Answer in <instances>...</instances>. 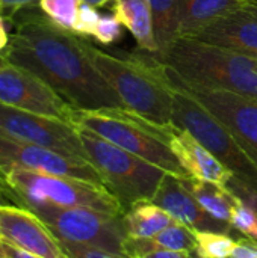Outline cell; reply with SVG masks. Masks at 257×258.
<instances>
[{
  "mask_svg": "<svg viewBox=\"0 0 257 258\" xmlns=\"http://www.w3.org/2000/svg\"><path fill=\"white\" fill-rule=\"evenodd\" d=\"M183 183L209 215L230 224L232 210L238 201V195H235L227 186L194 177H183Z\"/></svg>",
  "mask_w": 257,
  "mask_h": 258,
  "instance_id": "19",
  "label": "cell"
},
{
  "mask_svg": "<svg viewBox=\"0 0 257 258\" xmlns=\"http://www.w3.org/2000/svg\"><path fill=\"white\" fill-rule=\"evenodd\" d=\"M244 2H247V3H257V0H244Z\"/></svg>",
  "mask_w": 257,
  "mask_h": 258,
  "instance_id": "39",
  "label": "cell"
},
{
  "mask_svg": "<svg viewBox=\"0 0 257 258\" xmlns=\"http://www.w3.org/2000/svg\"><path fill=\"white\" fill-rule=\"evenodd\" d=\"M189 38L257 57V14L245 5L217 18Z\"/></svg>",
  "mask_w": 257,
  "mask_h": 258,
  "instance_id": "15",
  "label": "cell"
},
{
  "mask_svg": "<svg viewBox=\"0 0 257 258\" xmlns=\"http://www.w3.org/2000/svg\"><path fill=\"white\" fill-rule=\"evenodd\" d=\"M100 17L101 15L97 12V9L94 6L82 2L73 32L80 35V36H94V32L97 29Z\"/></svg>",
  "mask_w": 257,
  "mask_h": 258,
  "instance_id": "26",
  "label": "cell"
},
{
  "mask_svg": "<svg viewBox=\"0 0 257 258\" xmlns=\"http://www.w3.org/2000/svg\"><path fill=\"white\" fill-rule=\"evenodd\" d=\"M6 62H8V60H6V57H5V56H3V54L0 53V68H2V67H3V65H5Z\"/></svg>",
  "mask_w": 257,
  "mask_h": 258,
  "instance_id": "36",
  "label": "cell"
},
{
  "mask_svg": "<svg viewBox=\"0 0 257 258\" xmlns=\"http://www.w3.org/2000/svg\"><path fill=\"white\" fill-rule=\"evenodd\" d=\"M3 255L5 258H41L35 254L27 252V251H23L17 246H12L6 242H3Z\"/></svg>",
  "mask_w": 257,
  "mask_h": 258,
  "instance_id": "30",
  "label": "cell"
},
{
  "mask_svg": "<svg viewBox=\"0 0 257 258\" xmlns=\"http://www.w3.org/2000/svg\"><path fill=\"white\" fill-rule=\"evenodd\" d=\"M0 103L67 122L76 110L41 77L11 62L0 68Z\"/></svg>",
  "mask_w": 257,
  "mask_h": 258,
  "instance_id": "12",
  "label": "cell"
},
{
  "mask_svg": "<svg viewBox=\"0 0 257 258\" xmlns=\"http://www.w3.org/2000/svg\"><path fill=\"white\" fill-rule=\"evenodd\" d=\"M153 59L165 83L188 94L214 115L232 133L257 166V98L185 82L170 67L164 65L156 57Z\"/></svg>",
  "mask_w": 257,
  "mask_h": 258,
  "instance_id": "8",
  "label": "cell"
},
{
  "mask_svg": "<svg viewBox=\"0 0 257 258\" xmlns=\"http://www.w3.org/2000/svg\"><path fill=\"white\" fill-rule=\"evenodd\" d=\"M5 15L0 14V53H3L9 44V30Z\"/></svg>",
  "mask_w": 257,
  "mask_h": 258,
  "instance_id": "32",
  "label": "cell"
},
{
  "mask_svg": "<svg viewBox=\"0 0 257 258\" xmlns=\"http://www.w3.org/2000/svg\"><path fill=\"white\" fill-rule=\"evenodd\" d=\"M230 225L250 240H257V212L239 197L232 210Z\"/></svg>",
  "mask_w": 257,
  "mask_h": 258,
  "instance_id": "24",
  "label": "cell"
},
{
  "mask_svg": "<svg viewBox=\"0 0 257 258\" xmlns=\"http://www.w3.org/2000/svg\"><path fill=\"white\" fill-rule=\"evenodd\" d=\"M0 206H21V203L17 200V197L9 190V189H5V187H0Z\"/></svg>",
  "mask_w": 257,
  "mask_h": 258,
  "instance_id": "33",
  "label": "cell"
},
{
  "mask_svg": "<svg viewBox=\"0 0 257 258\" xmlns=\"http://www.w3.org/2000/svg\"><path fill=\"white\" fill-rule=\"evenodd\" d=\"M71 124L101 136L168 174L189 177L168 145L174 124L159 125L127 109L74 110Z\"/></svg>",
  "mask_w": 257,
  "mask_h": 258,
  "instance_id": "4",
  "label": "cell"
},
{
  "mask_svg": "<svg viewBox=\"0 0 257 258\" xmlns=\"http://www.w3.org/2000/svg\"><path fill=\"white\" fill-rule=\"evenodd\" d=\"M151 203L162 207L174 221L186 225L194 231H214L230 234L232 225L209 215L197 198L188 190L183 177L165 174Z\"/></svg>",
  "mask_w": 257,
  "mask_h": 258,
  "instance_id": "14",
  "label": "cell"
},
{
  "mask_svg": "<svg viewBox=\"0 0 257 258\" xmlns=\"http://www.w3.org/2000/svg\"><path fill=\"white\" fill-rule=\"evenodd\" d=\"M77 130L88 160L101 175L105 186L121 201L124 210L153 200L167 174L164 169L89 130L80 127Z\"/></svg>",
  "mask_w": 257,
  "mask_h": 258,
  "instance_id": "5",
  "label": "cell"
},
{
  "mask_svg": "<svg viewBox=\"0 0 257 258\" xmlns=\"http://www.w3.org/2000/svg\"><path fill=\"white\" fill-rule=\"evenodd\" d=\"M29 210L61 240L124 255L123 243L127 233L124 230L123 215H111L85 207L62 209L55 206H38Z\"/></svg>",
  "mask_w": 257,
  "mask_h": 258,
  "instance_id": "9",
  "label": "cell"
},
{
  "mask_svg": "<svg viewBox=\"0 0 257 258\" xmlns=\"http://www.w3.org/2000/svg\"><path fill=\"white\" fill-rule=\"evenodd\" d=\"M112 11L118 21L132 33L139 50L151 54L158 53L153 18L147 0H112Z\"/></svg>",
  "mask_w": 257,
  "mask_h": 258,
  "instance_id": "18",
  "label": "cell"
},
{
  "mask_svg": "<svg viewBox=\"0 0 257 258\" xmlns=\"http://www.w3.org/2000/svg\"><path fill=\"white\" fill-rule=\"evenodd\" d=\"M121 26L123 24L118 21V18L115 15H101L100 21L97 24V29L94 32V38L105 45L114 44V42L120 41L123 36Z\"/></svg>",
  "mask_w": 257,
  "mask_h": 258,
  "instance_id": "25",
  "label": "cell"
},
{
  "mask_svg": "<svg viewBox=\"0 0 257 258\" xmlns=\"http://www.w3.org/2000/svg\"><path fill=\"white\" fill-rule=\"evenodd\" d=\"M58 240L61 246L64 248V251L67 252L68 258H127L124 255H117V254L98 249V248H91V246H85V245L61 240V239Z\"/></svg>",
  "mask_w": 257,
  "mask_h": 258,
  "instance_id": "27",
  "label": "cell"
},
{
  "mask_svg": "<svg viewBox=\"0 0 257 258\" xmlns=\"http://www.w3.org/2000/svg\"><path fill=\"white\" fill-rule=\"evenodd\" d=\"M2 240L41 258H68L58 237L29 209L0 206Z\"/></svg>",
  "mask_w": 257,
  "mask_h": 258,
  "instance_id": "13",
  "label": "cell"
},
{
  "mask_svg": "<svg viewBox=\"0 0 257 258\" xmlns=\"http://www.w3.org/2000/svg\"><path fill=\"white\" fill-rule=\"evenodd\" d=\"M0 135L88 160L77 127L58 118L24 112L0 103Z\"/></svg>",
  "mask_w": 257,
  "mask_h": 258,
  "instance_id": "10",
  "label": "cell"
},
{
  "mask_svg": "<svg viewBox=\"0 0 257 258\" xmlns=\"http://www.w3.org/2000/svg\"><path fill=\"white\" fill-rule=\"evenodd\" d=\"M0 258H5V255H3V240H2V236H0Z\"/></svg>",
  "mask_w": 257,
  "mask_h": 258,
  "instance_id": "38",
  "label": "cell"
},
{
  "mask_svg": "<svg viewBox=\"0 0 257 258\" xmlns=\"http://www.w3.org/2000/svg\"><path fill=\"white\" fill-rule=\"evenodd\" d=\"M151 18L158 53L155 57H162L173 42L179 38V0H147Z\"/></svg>",
  "mask_w": 257,
  "mask_h": 258,
  "instance_id": "21",
  "label": "cell"
},
{
  "mask_svg": "<svg viewBox=\"0 0 257 258\" xmlns=\"http://www.w3.org/2000/svg\"><path fill=\"white\" fill-rule=\"evenodd\" d=\"M0 187H5V189H9V186H8V183H6V178H5V175L0 172ZM11 190V189H9Z\"/></svg>",
  "mask_w": 257,
  "mask_h": 258,
  "instance_id": "35",
  "label": "cell"
},
{
  "mask_svg": "<svg viewBox=\"0 0 257 258\" xmlns=\"http://www.w3.org/2000/svg\"><path fill=\"white\" fill-rule=\"evenodd\" d=\"M3 175L11 192L26 209L55 206L62 209L85 207L111 215H124L126 212L121 201L100 184L26 169H11Z\"/></svg>",
  "mask_w": 257,
  "mask_h": 258,
  "instance_id": "6",
  "label": "cell"
},
{
  "mask_svg": "<svg viewBox=\"0 0 257 258\" xmlns=\"http://www.w3.org/2000/svg\"><path fill=\"white\" fill-rule=\"evenodd\" d=\"M156 59L185 82L257 98L256 57L179 36L168 51Z\"/></svg>",
  "mask_w": 257,
  "mask_h": 258,
  "instance_id": "2",
  "label": "cell"
},
{
  "mask_svg": "<svg viewBox=\"0 0 257 258\" xmlns=\"http://www.w3.org/2000/svg\"><path fill=\"white\" fill-rule=\"evenodd\" d=\"M139 258H189V252L182 251H170V249H158L150 254H145Z\"/></svg>",
  "mask_w": 257,
  "mask_h": 258,
  "instance_id": "31",
  "label": "cell"
},
{
  "mask_svg": "<svg viewBox=\"0 0 257 258\" xmlns=\"http://www.w3.org/2000/svg\"><path fill=\"white\" fill-rule=\"evenodd\" d=\"M173 95V124L188 130L236 178L257 194V166L232 133L188 94L168 86Z\"/></svg>",
  "mask_w": 257,
  "mask_h": 258,
  "instance_id": "7",
  "label": "cell"
},
{
  "mask_svg": "<svg viewBox=\"0 0 257 258\" xmlns=\"http://www.w3.org/2000/svg\"><path fill=\"white\" fill-rule=\"evenodd\" d=\"M38 3H39V0H0V14L6 17L17 9L38 5Z\"/></svg>",
  "mask_w": 257,
  "mask_h": 258,
  "instance_id": "29",
  "label": "cell"
},
{
  "mask_svg": "<svg viewBox=\"0 0 257 258\" xmlns=\"http://www.w3.org/2000/svg\"><path fill=\"white\" fill-rule=\"evenodd\" d=\"M256 60H257V57H256Z\"/></svg>",
  "mask_w": 257,
  "mask_h": 258,
  "instance_id": "41",
  "label": "cell"
},
{
  "mask_svg": "<svg viewBox=\"0 0 257 258\" xmlns=\"http://www.w3.org/2000/svg\"><path fill=\"white\" fill-rule=\"evenodd\" d=\"M245 5L244 0H179V36L189 38L217 18Z\"/></svg>",
  "mask_w": 257,
  "mask_h": 258,
  "instance_id": "17",
  "label": "cell"
},
{
  "mask_svg": "<svg viewBox=\"0 0 257 258\" xmlns=\"http://www.w3.org/2000/svg\"><path fill=\"white\" fill-rule=\"evenodd\" d=\"M238 245L229 234L214 231H195V249L198 258H232Z\"/></svg>",
  "mask_w": 257,
  "mask_h": 258,
  "instance_id": "22",
  "label": "cell"
},
{
  "mask_svg": "<svg viewBox=\"0 0 257 258\" xmlns=\"http://www.w3.org/2000/svg\"><path fill=\"white\" fill-rule=\"evenodd\" d=\"M82 0H39V9L58 26L65 30H74Z\"/></svg>",
  "mask_w": 257,
  "mask_h": 258,
  "instance_id": "23",
  "label": "cell"
},
{
  "mask_svg": "<svg viewBox=\"0 0 257 258\" xmlns=\"http://www.w3.org/2000/svg\"><path fill=\"white\" fill-rule=\"evenodd\" d=\"M173 222L174 219L151 201L133 204L123 215L124 230L130 237H155Z\"/></svg>",
  "mask_w": 257,
  "mask_h": 258,
  "instance_id": "20",
  "label": "cell"
},
{
  "mask_svg": "<svg viewBox=\"0 0 257 258\" xmlns=\"http://www.w3.org/2000/svg\"><path fill=\"white\" fill-rule=\"evenodd\" d=\"M168 145L189 177L227 186L235 174L223 165L188 130L174 125Z\"/></svg>",
  "mask_w": 257,
  "mask_h": 258,
  "instance_id": "16",
  "label": "cell"
},
{
  "mask_svg": "<svg viewBox=\"0 0 257 258\" xmlns=\"http://www.w3.org/2000/svg\"><path fill=\"white\" fill-rule=\"evenodd\" d=\"M12 33L2 53L50 85L76 110L126 109L94 65L80 35L53 23L38 5L5 17Z\"/></svg>",
  "mask_w": 257,
  "mask_h": 258,
  "instance_id": "1",
  "label": "cell"
},
{
  "mask_svg": "<svg viewBox=\"0 0 257 258\" xmlns=\"http://www.w3.org/2000/svg\"><path fill=\"white\" fill-rule=\"evenodd\" d=\"M88 53L126 109L159 125H173V95L151 56L109 54L91 42Z\"/></svg>",
  "mask_w": 257,
  "mask_h": 258,
  "instance_id": "3",
  "label": "cell"
},
{
  "mask_svg": "<svg viewBox=\"0 0 257 258\" xmlns=\"http://www.w3.org/2000/svg\"><path fill=\"white\" fill-rule=\"evenodd\" d=\"M248 5V8L251 9V11H254L257 14V3H247Z\"/></svg>",
  "mask_w": 257,
  "mask_h": 258,
  "instance_id": "37",
  "label": "cell"
},
{
  "mask_svg": "<svg viewBox=\"0 0 257 258\" xmlns=\"http://www.w3.org/2000/svg\"><path fill=\"white\" fill-rule=\"evenodd\" d=\"M227 187H229L235 195H238L244 203H247L248 206H251V207L257 212V194L254 190H251L247 184H244V183H242L239 178H236V177H233V178L229 181Z\"/></svg>",
  "mask_w": 257,
  "mask_h": 258,
  "instance_id": "28",
  "label": "cell"
},
{
  "mask_svg": "<svg viewBox=\"0 0 257 258\" xmlns=\"http://www.w3.org/2000/svg\"><path fill=\"white\" fill-rule=\"evenodd\" d=\"M189 258H198L195 254H189Z\"/></svg>",
  "mask_w": 257,
  "mask_h": 258,
  "instance_id": "40",
  "label": "cell"
},
{
  "mask_svg": "<svg viewBox=\"0 0 257 258\" xmlns=\"http://www.w3.org/2000/svg\"><path fill=\"white\" fill-rule=\"evenodd\" d=\"M26 169L41 174L77 178L105 186V181L91 162L53 151L45 147L15 141L0 135V172ZM106 187V186H105Z\"/></svg>",
  "mask_w": 257,
  "mask_h": 258,
  "instance_id": "11",
  "label": "cell"
},
{
  "mask_svg": "<svg viewBox=\"0 0 257 258\" xmlns=\"http://www.w3.org/2000/svg\"><path fill=\"white\" fill-rule=\"evenodd\" d=\"M82 2H85V3H88V5H91L94 8H100V6H105L111 0H82Z\"/></svg>",
  "mask_w": 257,
  "mask_h": 258,
  "instance_id": "34",
  "label": "cell"
}]
</instances>
